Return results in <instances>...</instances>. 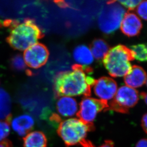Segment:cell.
I'll return each instance as SVG.
<instances>
[{"mask_svg": "<svg viewBox=\"0 0 147 147\" xmlns=\"http://www.w3.org/2000/svg\"><path fill=\"white\" fill-rule=\"evenodd\" d=\"M72 71L57 74L54 79V91L56 97L84 95L89 97L96 80L90 76L93 69L88 66L74 64Z\"/></svg>", "mask_w": 147, "mask_h": 147, "instance_id": "6da1fadb", "label": "cell"}, {"mask_svg": "<svg viewBox=\"0 0 147 147\" xmlns=\"http://www.w3.org/2000/svg\"><path fill=\"white\" fill-rule=\"evenodd\" d=\"M6 24L10 28L7 42L15 50L25 51L37 43L39 39L43 36V33L33 20L26 19L21 23L9 21Z\"/></svg>", "mask_w": 147, "mask_h": 147, "instance_id": "7a4b0ae2", "label": "cell"}, {"mask_svg": "<svg viewBox=\"0 0 147 147\" xmlns=\"http://www.w3.org/2000/svg\"><path fill=\"white\" fill-rule=\"evenodd\" d=\"M134 60L133 52L123 45L110 49L103 59V63L109 74L113 77L125 76L131 72L130 61Z\"/></svg>", "mask_w": 147, "mask_h": 147, "instance_id": "3957f363", "label": "cell"}, {"mask_svg": "<svg viewBox=\"0 0 147 147\" xmlns=\"http://www.w3.org/2000/svg\"><path fill=\"white\" fill-rule=\"evenodd\" d=\"M93 124L85 123L79 119L71 118L61 121L57 133L67 147L80 144L86 140L88 132L93 131Z\"/></svg>", "mask_w": 147, "mask_h": 147, "instance_id": "277c9868", "label": "cell"}, {"mask_svg": "<svg viewBox=\"0 0 147 147\" xmlns=\"http://www.w3.org/2000/svg\"><path fill=\"white\" fill-rule=\"evenodd\" d=\"M125 13V9L118 1H107L98 16L99 28L105 34L113 33L121 26Z\"/></svg>", "mask_w": 147, "mask_h": 147, "instance_id": "5b68a950", "label": "cell"}, {"mask_svg": "<svg viewBox=\"0 0 147 147\" xmlns=\"http://www.w3.org/2000/svg\"><path fill=\"white\" fill-rule=\"evenodd\" d=\"M139 99L137 90L129 86H121L117 92L106 111L112 110L124 114L128 113L129 109L136 105Z\"/></svg>", "mask_w": 147, "mask_h": 147, "instance_id": "8992f818", "label": "cell"}, {"mask_svg": "<svg viewBox=\"0 0 147 147\" xmlns=\"http://www.w3.org/2000/svg\"><path fill=\"white\" fill-rule=\"evenodd\" d=\"M108 101L93 98L85 97L80 104V110L77 116L85 123L93 124L98 113L108 108Z\"/></svg>", "mask_w": 147, "mask_h": 147, "instance_id": "52a82bcc", "label": "cell"}, {"mask_svg": "<svg viewBox=\"0 0 147 147\" xmlns=\"http://www.w3.org/2000/svg\"><path fill=\"white\" fill-rule=\"evenodd\" d=\"M49 56V51L46 46L42 43H37L25 50L24 59L27 65L36 69L47 63Z\"/></svg>", "mask_w": 147, "mask_h": 147, "instance_id": "ba28073f", "label": "cell"}, {"mask_svg": "<svg viewBox=\"0 0 147 147\" xmlns=\"http://www.w3.org/2000/svg\"><path fill=\"white\" fill-rule=\"evenodd\" d=\"M93 90L100 100L107 101L114 97L117 92V84L114 80L107 77H102L96 80Z\"/></svg>", "mask_w": 147, "mask_h": 147, "instance_id": "9c48e42d", "label": "cell"}, {"mask_svg": "<svg viewBox=\"0 0 147 147\" xmlns=\"http://www.w3.org/2000/svg\"><path fill=\"white\" fill-rule=\"evenodd\" d=\"M142 27V24L140 19L132 13L125 14L121 25L122 32L128 37H134L139 35Z\"/></svg>", "mask_w": 147, "mask_h": 147, "instance_id": "30bf717a", "label": "cell"}, {"mask_svg": "<svg viewBox=\"0 0 147 147\" xmlns=\"http://www.w3.org/2000/svg\"><path fill=\"white\" fill-rule=\"evenodd\" d=\"M11 124L13 129L20 136L24 137L32 129L34 121L30 115L23 114L11 120Z\"/></svg>", "mask_w": 147, "mask_h": 147, "instance_id": "8fae6325", "label": "cell"}, {"mask_svg": "<svg viewBox=\"0 0 147 147\" xmlns=\"http://www.w3.org/2000/svg\"><path fill=\"white\" fill-rule=\"evenodd\" d=\"M147 74L142 67L134 65L129 74L124 77L125 84L131 88L142 87L146 83Z\"/></svg>", "mask_w": 147, "mask_h": 147, "instance_id": "7c38bea8", "label": "cell"}, {"mask_svg": "<svg viewBox=\"0 0 147 147\" xmlns=\"http://www.w3.org/2000/svg\"><path fill=\"white\" fill-rule=\"evenodd\" d=\"M56 109L59 113L63 116L71 117L78 112V104L73 98L63 96L57 101Z\"/></svg>", "mask_w": 147, "mask_h": 147, "instance_id": "4fadbf2b", "label": "cell"}, {"mask_svg": "<svg viewBox=\"0 0 147 147\" xmlns=\"http://www.w3.org/2000/svg\"><path fill=\"white\" fill-rule=\"evenodd\" d=\"M24 147H47V139L40 131H34L27 134L23 139Z\"/></svg>", "mask_w": 147, "mask_h": 147, "instance_id": "5bb4252c", "label": "cell"}, {"mask_svg": "<svg viewBox=\"0 0 147 147\" xmlns=\"http://www.w3.org/2000/svg\"><path fill=\"white\" fill-rule=\"evenodd\" d=\"M73 56L75 61L81 65H89L94 61L90 49L84 45H81L75 48L73 53Z\"/></svg>", "mask_w": 147, "mask_h": 147, "instance_id": "9a60e30c", "label": "cell"}, {"mask_svg": "<svg viewBox=\"0 0 147 147\" xmlns=\"http://www.w3.org/2000/svg\"><path fill=\"white\" fill-rule=\"evenodd\" d=\"M11 100L8 93L0 89V120L11 122Z\"/></svg>", "mask_w": 147, "mask_h": 147, "instance_id": "2e32d148", "label": "cell"}, {"mask_svg": "<svg viewBox=\"0 0 147 147\" xmlns=\"http://www.w3.org/2000/svg\"><path fill=\"white\" fill-rule=\"evenodd\" d=\"M90 50L93 57L98 61L103 60L110 50L107 42L103 39H95L90 45Z\"/></svg>", "mask_w": 147, "mask_h": 147, "instance_id": "e0dca14e", "label": "cell"}, {"mask_svg": "<svg viewBox=\"0 0 147 147\" xmlns=\"http://www.w3.org/2000/svg\"><path fill=\"white\" fill-rule=\"evenodd\" d=\"M130 47L133 52L134 59L140 62L147 61V43L134 45Z\"/></svg>", "mask_w": 147, "mask_h": 147, "instance_id": "ac0fdd59", "label": "cell"}, {"mask_svg": "<svg viewBox=\"0 0 147 147\" xmlns=\"http://www.w3.org/2000/svg\"><path fill=\"white\" fill-rule=\"evenodd\" d=\"M10 124L8 121L0 120V142L7 140L10 134Z\"/></svg>", "mask_w": 147, "mask_h": 147, "instance_id": "d6986e66", "label": "cell"}, {"mask_svg": "<svg viewBox=\"0 0 147 147\" xmlns=\"http://www.w3.org/2000/svg\"><path fill=\"white\" fill-rule=\"evenodd\" d=\"M11 63L12 67L17 71H23L25 69L26 65L24 57H22L20 55L14 56L11 59Z\"/></svg>", "mask_w": 147, "mask_h": 147, "instance_id": "ffe728a7", "label": "cell"}, {"mask_svg": "<svg viewBox=\"0 0 147 147\" xmlns=\"http://www.w3.org/2000/svg\"><path fill=\"white\" fill-rule=\"evenodd\" d=\"M137 13L142 19L147 20V1L140 2L138 6Z\"/></svg>", "mask_w": 147, "mask_h": 147, "instance_id": "44dd1931", "label": "cell"}, {"mask_svg": "<svg viewBox=\"0 0 147 147\" xmlns=\"http://www.w3.org/2000/svg\"><path fill=\"white\" fill-rule=\"evenodd\" d=\"M118 3L124 6L125 8L128 9L129 11L134 9L139 5L142 1L140 0H129V1H119Z\"/></svg>", "mask_w": 147, "mask_h": 147, "instance_id": "7402d4cb", "label": "cell"}, {"mask_svg": "<svg viewBox=\"0 0 147 147\" xmlns=\"http://www.w3.org/2000/svg\"><path fill=\"white\" fill-rule=\"evenodd\" d=\"M141 125L143 131L147 134V113L143 115L141 121Z\"/></svg>", "mask_w": 147, "mask_h": 147, "instance_id": "603a6c76", "label": "cell"}, {"mask_svg": "<svg viewBox=\"0 0 147 147\" xmlns=\"http://www.w3.org/2000/svg\"><path fill=\"white\" fill-rule=\"evenodd\" d=\"M135 147H147V139H142L139 140Z\"/></svg>", "mask_w": 147, "mask_h": 147, "instance_id": "cb8c5ba5", "label": "cell"}, {"mask_svg": "<svg viewBox=\"0 0 147 147\" xmlns=\"http://www.w3.org/2000/svg\"><path fill=\"white\" fill-rule=\"evenodd\" d=\"M80 145L82 147H95L91 142L86 140H83L80 143Z\"/></svg>", "mask_w": 147, "mask_h": 147, "instance_id": "d4e9b609", "label": "cell"}, {"mask_svg": "<svg viewBox=\"0 0 147 147\" xmlns=\"http://www.w3.org/2000/svg\"><path fill=\"white\" fill-rule=\"evenodd\" d=\"M100 147H114V143L111 140H106Z\"/></svg>", "mask_w": 147, "mask_h": 147, "instance_id": "484cf974", "label": "cell"}, {"mask_svg": "<svg viewBox=\"0 0 147 147\" xmlns=\"http://www.w3.org/2000/svg\"><path fill=\"white\" fill-rule=\"evenodd\" d=\"M0 147H12V144L10 140H6L0 142Z\"/></svg>", "mask_w": 147, "mask_h": 147, "instance_id": "4316f807", "label": "cell"}, {"mask_svg": "<svg viewBox=\"0 0 147 147\" xmlns=\"http://www.w3.org/2000/svg\"><path fill=\"white\" fill-rule=\"evenodd\" d=\"M140 97L144 100L145 102L146 103L147 105V92H142L140 93Z\"/></svg>", "mask_w": 147, "mask_h": 147, "instance_id": "83f0119b", "label": "cell"}, {"mask_svg": "<svg viewBox=\"0 0 147 147\" xmlns=\"http://www.w3.org/2000/svg\"><path fill=\"white\" fill-rule=\"evenodd\" d=\"M146 85H147V80H146Z\"/></svg>", "mask_w": 147, "mask_h": 147, "instance_id": "f1b7e54d", "label": "cell"}]
</instances>
